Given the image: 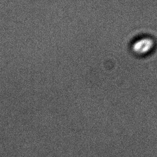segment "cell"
<instances>
[{"instance_id": "1", "label": "cell", "mask_w": 157, "mask_h": 157, "mask_svg": "<svg viewBox=\"0 0 157 157\" xmlns=\"http://www.w3.org/2000/svg\"><path fill=\"white\" fill-rule=\"evenodd\" d=\"M155 47L154 40L150 37L136 39L132 44V51L137 55H145L151 52Z\"/></svg>"}]
</instances>
